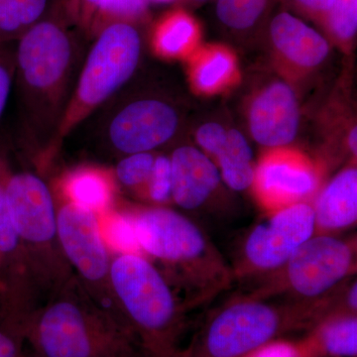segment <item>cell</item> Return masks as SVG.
Returning a JSON list of instances; mask_svg holds the SVG:
<instances>
[{"mask_svg":"<svg viewBox=\"0 0 357 357\" xmlns=\"http://www.w3.org/2000/svg\"><path fill=\"white\" fill-rule=\"evenodd\" d=\"M349 146L351 148V151L354 155L357 152V129L354 128L349 133Z\"/></svg>","mask_w":357,"mask_h":357,"instance_id":"35","label":"cell"},{"mask_svg":"<svg viewBox=\"0 0 357 357\" xmlns=\"http://www.w3.org/2000/svg\"><path fill=\"white\" fill-rule=\"evenodd\" d=\"M95 37L52 142L50 162L63 141L128 83L139 64L141 37L135 25L114 23Z\"/></svg>","mask_w":357,"mask_h":357,"instance_id":"7","label":"cell"},{"mask_svg":"<svg viewBox=\"0 0 357 357\" xmlns=\"http://www.w3.org/2000/svg\"><path fill=\"white\" fill-rule=\"evenodd\" d=\"M271 213L246 237L234 277L274 273L316 234L314 208L306 202Z\"/></svg>","mask_w":357,"mask_h":357,"instance_id":"10","label":"cell"},{"mask_svg":"<svg viewBox=\"0 0 357 357\" xmlns=\"http://www.w3.org/2000/svg\"><path fill=\"white\" fill-rule=\"evenodd\" d=\"M153 1L162 2V3H166V2L174 1V0H153Z\"/></svg>","mask_w":357,"mask_h":357,"instance_id":"37","label":"cell"},{"mask_svg":"<svg viewBox=\"0 0 357 357\" xmlns=\"http://www.w3.org/2000/svg\"><path fill=\"white\" fill-rule=\"evenodd\" d=\"M66 1H68V0H62V3H65Z\"/></svg>","mask_w":357,"mask_h":357,"instance_id":"38","label":"cell"},{"mask_svg":"<svg viewBox=\"0 0 357 357\" xmlns=\"http://www.w3.org/2000/svg\"><path fill=\"white\" fill-rule=\"evenodd\" d=\"M270 0H218V20L236 31H248L261 20Z\"/></svg>","mask_w":357,"mask_h":357,"instance_id":"26","label":"cell"},{"mask_svg":"<svg viewBox=\"0 0 357 357\" xmlns=\"http://www.w3.org/2000/svg\"><path fill=\"white\" fill-rule=\"evenodd\" d=\"M15 53L21 121L30 154L42 169L69 102L77 46L66 20L44 17L18 40Z\"/></svg>","mask_w":357,"mask_h":357,"instance_id":"1","label":"cell"},{"mask_svg":"<svg viewBox=\"0 0 357 357\" xmlns=\"http://www.w3.org/2000/svg\"><path fill=\"white\" fill-rule=\"evenodd\" d=\"M10 169L7 160L0 156V314L25 321L37 306L7 199L6 182Z\"/></svg>","mask_w":357,"mask_h":357,"instance_id":"13","label":"cell"},{"mask_svg":"<svg viewBox=\"0 0 357 357\" xmlns=\"http://www.w3.org/2000/svg\"><path fill=\"white\" fill-rule=\"evenodd\" d=\"M15 79V53L0 43V117L10 96L11 88Z\"/></svg>","mask_w":357,"mask_h":357,"instance_id":"30","label":"cell"},{"mask_svg":"<svg viewBox=\"0 0 357 357\" xmlns=\"http://www.w3.org/2000/svg\"><path fill=\"white\" fill-rule=\"evenodd\" d=\"M319 316V307L312 305L237 298L208 316L178 357H243L284 333L311 328Z\"/></svg>","mask_w":357,"mask_h":357,"instance_id":"6","label":"cell"},{"mask_svg":"<svg viewBox=\"0 0 357 357\" xmlns=\"http://www.w3.org/2000/svg\"><path fill=\"white\" fill-rule=\"evenodd\" d=\"M59 241L74 276L98 306L121 319L110 291V252L93 211L56 198ZM124 323V321H123Z\"/></svg>","mask_w":357,"mask_h":357,"instance_id":"9","label":"cell"},{"mask_svg":"<svg viewBox=\"0 0 357 357\" xmlns=\"http://www.w3.org/2000/svg\"><path fill=\"white\" fill-rule=\"evenodd\" d=\"M103 239L110 252L141 255L131 218L126 211L117 208L98 215Z\"/></svg>","mask_w":357,"mask_h":357,"instance_id":"25","label":"cell"},{"mask_svg":"<svg viewBox=\"0 0 357 357\" xmlns=\"http://www.w3.org/2000/svg\"><path fill=\"white\" fill-rule=\"evenodd\" d=\"M321 22L335 39L351 41L357 30V0H337Z\"/></svg>","mask_w":357,"mask_h":357,"instance_id":"28","label":"cell"},{"mask_svg":"<svg viewBox=\"0 0 357 357\" xmlns=\"http://www.w3.org/2000/svg\"><path fill=\"white\" fill-rule=\"evenodd\" d=\"M199 53L192 66V84L199 91L213 93L234 77L236 63L227 49L211 47Z\"/></svg>","mask_w":357,"mask_h":357,"instance_id":"22","label":"cell"},{"mask_svg":"<svg viewBox=\"0 0 357 357\" xmlns=\"http://www.w3.org/2000/svg\"><path fill=\"white\" fill-rule=\"evenodd\" d=\"M141 252L158 262V269L187 307H196L225 290L234 279L210 238L196 223L164 206L126 211Z\"/></svg>","mask_w":357,"mask_h":357,"instance_id":"2","label":"cell"},{"mask_svg":"<svg viewBox=\"0 0 357 357\" xmlns=\"http://www.w3.org/2000/svg\"><path fill=\"white\" fill-rule=\"evenodd\" d=\"M356 269V241L314 234L280 269L268 275L269 281L252 296L267 299L287 295L293 303L324 304L332 299L330 294L335 293Z\"/></svg>","mask_w":357,"mask_h":357,"instance_id":"8","label":"cell"},{"mask_svg":"<svg viewBox=\"0 0 357 357\" xmlns=\"http://www.w3.org/2000/svg\"><path fill=\"white\" fill-rule=\"evenodd\" d=\"M199 36L198 21L184 9H174L154 25L152 45L162 57L181 58L195 50Z\"/></svg>","mask_w":357,"mask_h":357,"instance_id":"20","label":"cell"},{"mask_svg":"<svg viewBox=\"0 0 357 357\" xmlns=\"http://www.w3.org/2000/svg\"><path fill=\"white\" fill-rule=\"evenodd\" d=\"M144 196L153 203L163 204L172 199V176L170 157H155L153 169L148 181Z\"/></svg>","mask_w":357,"mask_h":357,"instance_id":"29","label":"cell"},{"mask_svg":"<svg viewBox=\"0 0 357 357\" xmlns=\"http://www.w3.org/2000/svg\"><path fill=\"white\" fill-rule=\"evenodd\" d=\"M296 8L311 16L312 18L323 21L326 14L335 6L337 0H290Z\"/></svg>","mask_w":357,"mask_h":357,"instance_id":"34","label":"cell"},{"mask_svg":"<svg viewBox=\"0 0 357 357\" xmlns=\"http://www.w3.org/2000/svg\"><path fill=\"white\" fill-rule=\"evenodd\" d=\"M170 162L173 201L184 210L201 208L220 185L222 177L218 166L189 145L174 150Z\"/></svg>","mask_w":357,"mask_h":357,"instance_id":"15","label":"cell"},{"mask_svg":"<svg viewBox=\"0 0 357 357\" xmlns=\"http://www.w3.org/2000/svg\"><path fill=\"white\" fill-rule=\"evenodd\" d=\"M300 112L293 89L283 82L266 86L250 107L249 128L256 142L269 148L290 144L299 130Z\"/></svg>","mask_w":357,"mask_h":357,"instance_id":"14","label":"cell"},{"mask_svg":"<svg viewBox=\"0 0 357 357\" xmlns=\"http://www.w3.org/2000/svg\"><path fill=\"white\" fill-rule=\"evenodd\" d=\"M316 234H330L356 225L357 220V170L338 173L319 194L314 204Z\"/></svg>","mask_w":357,"mask_h":357,"instance_id":"19","label":"cell"},{"mask_svg":"<svg viewBox=\"0 0 357 357\" xmlns=\"http://www.w3.org/2000/svg\"><path fill=\"white\" fill-rule=\"evenodd\" d=\"M155 156L151 152L126 155L112 169L117 185L144 195Z\"/></svg>","mask_w":357,"mask_h":357,"instance_id":"27","label":"cell"},{"mask_svg":"<svg viewBox=\"0 0 357 357\" xmlns=\"http://www.w3.org/2000/svg\"><path fill=\"white\" fill-rule=\"evenodd\" d=\"M227 130L220 124L210 122L204 124L196 134L197 141L204 151L213 156L218 148L222 146L227 136Z\"/></svg>","mask_w":357,"mask_h":357,"instance_id":"32","label":"cell"},{"mask_svg":"<svg viewBox=\"0 0 357 357\" xmlns=\"http://www.w3.org/2000/svg\"><path fill=\"white\" fill-rule=\"evenodd\" d=\"M110 291L115 309L142 357H178L187 305L154 263L142 255L114 253Z\"/></svg>","mask_w":357,"mask_h":357,"instance_id":"4","label":"cell"},{"mask_svg":"<svg viewBox=\"0 0 357 357\" xmlns=\"http://www.w3.org/2000/svg\"><path fill=\"white\" fill-rule=\"evenodd\" d=\"M243 357H301L296 342L275 340Z\"/></svg>","mask_w":357,"mask_h":357,"instance_id":"33","label":"cell"},{"mask_svg":"<svg viewBox=\"0 0 357 357\" xmlns=\"http://www.w3.org/2000/svg\"><path fill=\"white\" fill-rule=\"evenodd\" d=\"M24 335L18 328L0 321V357H22Z\"/></svg>","mask_w":357,"mask_h":357,"instance_id":"31","label":"cell"},{"mask_svg":"<svg viewBox=\"0 0 357 357\" xmlns=\"http://www.w3.org/2000/svg\"><path fill=\"white\" fill-rule=\"evenodd\" d=\"M197 1H204V0H197Z\"/></svg>","mask_w":357,"mask_h":357,"instance_id":"39","label":"cell"},{"mask_svg":"<svg viewBox=\"0 0 357 357\" xmlns=\"http://www.w3.org/2000/svg\"><path fill=\"white\" fill-rule=\"evenodd\" d=\"M24 340L38 357H142L128 326L96 305L76 277L33 312Z\"/></svg>","mask_w":357,"mask_h":357,"instance_id":"3","label":"cell"},{"mask_svg":"<svg viewBox=\"0 0 357 357\" xmlns=\"http://www.w3.org/2000/svg\"><path fill=\"white\" fill-rule=\"evenodd\" d=\"M117 183L112 169L81 165L70 169L56 183V198L102 215L115 208Z\"/></svg>","mask_w":357,"mask_h":357,"instance_id":"16","label":"cell"},{"mask_svg":"<svg viewBox=\"0 0 357 357\" xmlns=\"http://www.w3.org/2000/svg\"><path fill=\"white\" fill-rule=\"evenodd\" d=\"M178 126L177 110L157 98H141L112 112L105 137L114 153L150 152L168 142Z\"/></svg>","mask_w":357,"mask_h":357,"instance_id":"11","label":"cell"},{"mask_svg":"<svg viewBox=\"0 0 357 357\" xmlns=\"http://www.w3.org/2000/svg\"><path fill=\"white\" fill-rule=\"evenodd\" d=\"M269 35L276 50L299 67H316L330 53V45L323 35L287 11L272 18Z\"/></svg>","mask_w":357,"mask_h":357,"instance_id":"17","label":"cell"},{"mask_svg":"<svg viewBox=\"0 0 357 357\" xmlns=\"http://www.w3.org/2000/svg\"><path fill=\"white\" fill-rule=\"evenodd\" d=\"M6 194L37 310L74 278L59 241L50 185L32 171L10 170Z\"/></svg>","mask_w":357,"mask_h":357,"instance_id":"5","label":"cell"},{"mask_svg":"<svg viewBox=\"0 0 357 357\" xmlns=\"http://www.w3.org/2000/svg\"><path fill=\"white\" fill-rule=\"evenodd\" d=\"M49 0H0V43L18 41L43 20Z\"/></svg>","mask_w":357,"mask_h":357,"instance_id":"23","label":"cell"},{"mask_svg":"<svg viewBox=\"0 0 357 357\" xmlns=\"http://www.w3.org/2000/svg\"><path fill=\"white\" fill-rule=\"evenodd\" d=\"M296 344L301 357H356V314L342 310L330 312Z\"/></svg>","mask_w":357,"mask_h":357,"instance_id":"18","label":"cell"},{"mask_svg":"<svg viewBox=\"0 0 357 357\" xmlns=\"http://www.w3.org/2000/svg\"><path fill=\"white\" fill-rule=\"evenodd\" d=\"M22 357H38V356H35L34 354H33V352L31 351H28L27 352H24V354H23V356Z\"/></svg>","mask_w":357,"mask_h":357,"instance_id":"36","label":"cell"},{"mask_svg":"<svg viewBox=\"0 0 357 357\" xmlns=\"http://www.w3.org/2000/svg\"><path fill=\"white\" fill-rule=\"evenodd\" d=\"M321 175L304 154L274 148L263 155L255 168L253 190L260 206L274 213L306 202L318 190Z\"/></svg>","mask_w":357,"mask_h":357,"instance_id":"12","label":"cell"},{"mask_svg":"<svg viewBox=\"0 0 357 357\" xmlns=\"http://www.w3.org/2000/svg\"><path fill=\"white\" fill-rule=\"evenodd\" d=\"M148 0H100L86 33L95 37L103 28L114 23L135 25L146 20Z\"/></svg>","mask_w":357,"mask_h":357,"instance_id":"24","label":"cell"},{"mask_svg":"<svg viewBox=\"0 0 357 357\" xmlns=\"http://www.w3.org/2000/svg\"><path fill=\"white\" fill-rule=\"evenodd\" d=\"M215 157L220 177L234 191H245L255 180L252 150L243 133L236 129L227 130L222 146Z\"/></svg>","mask_w":357,"mask_h":357,"instance_id":"21","label":"cell"}]
</instances>
